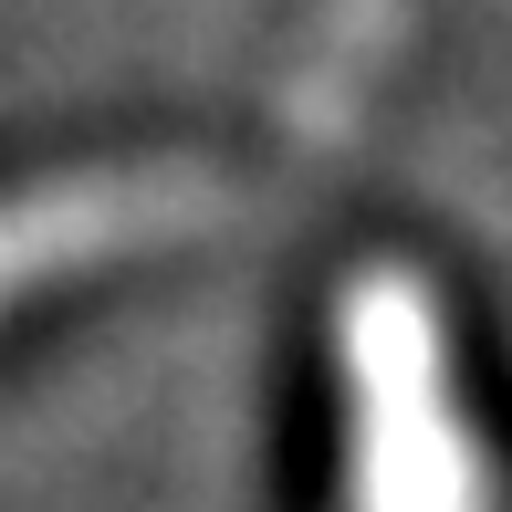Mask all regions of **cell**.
Segmentation results:
<instances>
[{
	"label": "cell",
	"mask_w": 512,
	"mask_h": 512,
	"mask_svg": "<svg viewBox=\"0 0 512 512\" xmlns=\"http://www.w3.org/2000/svg\"><path fill=\"white\" fill-rule=\"evenodd\" d=\"M335 356V512H492V450L460 398L439 283L398 251L356 262L324 304Z\"/></svg>",
	"instance_id": "6da1fadb"
},
{
	"label": "cell",
	"mask_w": 512,
	"mask_h": 512,
	"mask_svg": "<svg viewBox=\"0 0 512 512\" xmlns=\"http://www.w3.org/2000/svg\"><path fill=\"white\" fill-rule=\"evenodd\" d=\"M272 178L209 147H136V157H84V168H42L0 189V314L42 304V293L105 283L126 262H168V251L230 241Z\"/></svg>",
	"instance_id": "7a4b0ae2"
}]
</instances>
